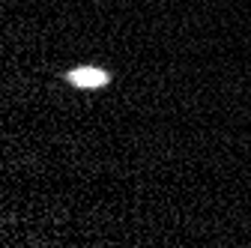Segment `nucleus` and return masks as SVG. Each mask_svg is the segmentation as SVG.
Here are the masks:
<instances>
[{
  "instance_id": "1",
  "label": "nucleus",
  "mask_w": 251,
  "mask_h": 248,
  "mask_svg": "<svg viewBox=\"0 0 251 248\" xmlns=\"http://www.w3.org/2000/svg\"><path fill=\"white\" fill-rule=\"evenodd\" d=\"M69 81H72V84H78V87H99V84H105V81H108V75H105V72H99V69H78V72H72V75H69Z\"/></svg>"
}]
</instances>
